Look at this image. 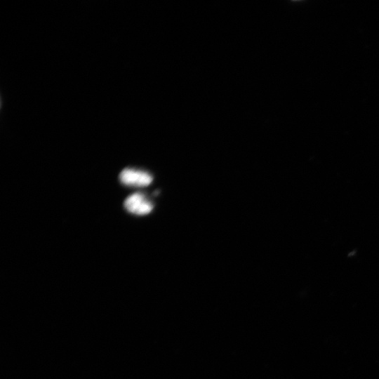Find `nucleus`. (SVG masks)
Here are the masks:
<instances>
[{
    "label": "nucleus",
    "instance_id": "obj_1",
    "mask_svg": "<svg viewBox=\"0 0 379 379\" xmlns=\"http://www.w3.org/2000/svg\"><path fill=\"white\" fill-rule=\"evenodd\" d=\"M119 180L126 185L145 187L152 182V177L144 171L126 168L120 173Z\"/></svg>",
    "mask_w": 379,
    "mask_h": 379
},
{
    "label": "nucleus",
    "instance_id": "obj_2",
    "mask_svg": "<svg viewBox=\"0 0 379 379\" xmlns=\"http://www.w3.org/2000/svg\"><path fill=\"white\" fill-rule=\"evenodd\" d=\"M124 205L128 212L136 215H146L153 209L151 201L141 193H134L128 196Z\"/></svg>",
    "mask_w": 379,
    "mask_h": 379
}]
</instances>
